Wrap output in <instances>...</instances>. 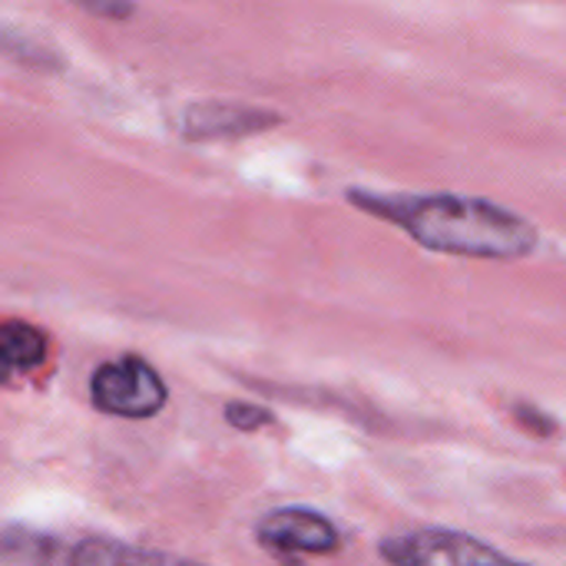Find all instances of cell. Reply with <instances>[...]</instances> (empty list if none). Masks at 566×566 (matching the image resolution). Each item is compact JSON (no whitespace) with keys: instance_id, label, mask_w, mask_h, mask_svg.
<instances>
[{"instance_id":"cell-1","label":"cell","mask_w":566,"mask_h":566,"mask_svg":"<svg viewBox=\"0 0 566 566\" xmlns=\"http://www.w3.org/2000/svg\"><path fill=\"white\" fill-rule=\"evenodd\" d=\"M352 206L401 226L418 245L464 259H527L541 235L524 216L471 196H381L365 189L345 192Z\"/></svg>"},{"instance_id":"cell-2","label":"cell","mask_w":566,"mask_h":566,"mask_svg":"<svg viewBox=\"0 0 566 566\" xmlns=\"http://www.w3.org/2000/svg\"><path fill=\"white\" fill-rule=\"evenodd\" d=\"M90 401L113 418H153L166 405V385L149 361L139 355H123L93 371Z\"/></svg>"},{"instance_id":"cell-3","label":"cell","mask_w":566,"mask_h":566,"mask_svg":"<svg viewBox=\"0 0 566 566\" xmlns=\"http://www.w3.org/2000/svg\"><path fill=\"white\" fill-rule=\"evenodd\" d=\"M381 557L401 566L428 564H504L507 554L458 531H415L401 537H388L381 544Z\"/></svg>"},{"instance_id":"cell-4","label":"cell","mask_w":566,"mask_h":566,"mask_svg":"<svg viewBox=\"0 0 566 566\" xmlns=\"http://www.w3.org/2000/svg\"><path fill=\"white\" fill-rule=\"evenodd\" d=\"M259 544L282 554V557H322L338 551V531L335 524L308 507H282L262 517L259 524Z\"/></svg>"},{"instance_id":"cell-5","label":"cell","mask_w":566,"mask_h":566,"mask_svg":"<svg viewBox=\"0 0 566 566\" xmlns=\"http://www.w3.org/2000/svg\"><path fill=\"white\" fill-rule=\"evenodd\" d=\"M279 123H282V116L272 113V109L209 99V103L186 106L172 119V129H176V136H182L189 143H206V139H239V136H252V133L272 129Z\"/></svg>"},{"instance_id":"cell-6","label":"cell","mask_w":566,"mask_h":566,"mask_svg":"<svg viewBox=\"0 0 566 566\" xmlns=\"http://www.w3.org/2000/svg\"><path fill=\"white\" fill-rule=\"evenodd\" d=\"M46 358V335L36 325L23 322H7L0 332V361H3V378H17L43 365Z\"/></svg>"},{"instance_id":"cell-7","label":"cell","mask_w":566,"mask_h":566,"mask_svg":"<svg viewBox=\"0 0 566 566\" xmlns=\"http://www.w3.org/2000/svg\"><path fill=\"white\" fill-rule=\"evenodd\" d=\"M63 557H66V547H63L60 537L36 534V531H27V527H7L0 534V560L7 566L63 564Z\"/></svg>"},{"instance_id":"cell-8","label":"cell","mask_w":566,"mask_h":566,"mask_svg":"<svg viewBox=\"0 0 566 566\" xmlns=\"http://www.w3.org/2000/svg\"><path fill=\"white\" fill-rule=\"evenodd\" d=\"M156 560H166L163 554H153V551H136V547H126L119 541H80L73 547H66V557L63 564H90V566H106V564H156Z\"/></svg>"},{"instance_id":"cell-9","label":"cell","mask_w":566,"mask_h":566,"mask_svg":"<svg viewBox=\"0 0 566 566\" xmlns=\"http://www.w3.org/2000/svg\"><path fill=\"white\" fill-rule=\"evenodd\" d=\"M226 421L239 431H259V428H269L275 418L269 408L262 405H242V401H229L226 405Z\"/></svg>"},{"instance_id":"cell-10","label":"cell","mask_w":566,"mask_h":566,"mask_svg":"<svg viewBox=\"0 0 566 566\" xmlns=\"http://www.w3.org/2000/svg\"><path fill=\"white\" fill-rule=\"evenodd\" d=\"M514 418H517V424L524 428V431H531V434H537V438H554L557 434V421L554 418H547L541 408H534V405H514Z\"/></svg>"},{"instance_id":"cell-11","label":"cell","mask_w":566,"mask_h":566,"mask_svg":"<svg viewBox=\"0 0 566 566\" xmlns=\"http://www.w3.org/2000/svg\"><path fill=\"white\" fill-rule=\"evenodd\" d=\"M76 7H83L93 17H106V20H126L133 17L136 3L133 0H73Z\"/></svg>"}]
</instances>
